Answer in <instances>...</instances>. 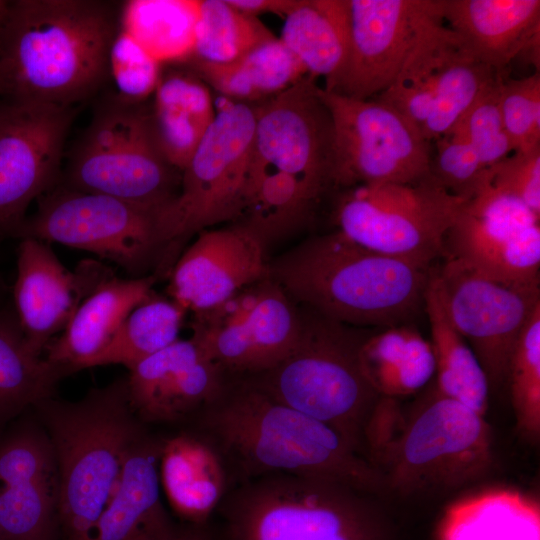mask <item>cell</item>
Returning a JSON list of instances; mask_svg holds the SVG:
<instances>
[{"instance_id":"obj_1","label":"cell","mask_w":540,"mask_h":540,"mask_svg":"<svg viewBox=\"0 0 540 540\" xmlns=\"http://www.w3.org/2000/svg\"><path fill=\"white\" fill-rule=\"evenodd\" d=\"M120 11L98 0H7L0 19L5 99L75 107L109 76Z\"/></svg>"},{"instance_id":"obj_2","label":"cell","mask_w":540,"mask_h":540,"mask_svg":"<svg viewBox=\"0 0 540 540\" xmlns=\"http://www.w3.org/2000/svg\"><path fill=\"white\" fill-rule=\"evenodd\" d=\"M198 428L242 480L290 474L320 478L365 493L381 490V471L323 422L283 405L247 378H229L198 414Z\"/></svg>"},{"instance_id":"obj_3","label":"cell","mask_w":540,"mask_h":540,"mask_svg":"<svg viewBox=\"0 0 540 540\" xmlns=\"http://www.w3.org/2000/svg\"><path fill=\"white\" fill-rule=\"evenodd\" d=\"M432 266L375 252L335 230L270 261L269 273L304 308L355 327L388 328L423 309Z\"/></svg>"},{"instance_id":"obj_4","label":"cell","mask_w":540,"mask_h":540,"mask_svg":"<svg viewBox=\"0 0 540 540\" xmlns=\"http://www.w3.org/2000/svg\"><path fill=\"white\" fill-rule=\"evenodd\" d=\"M54 449L62 540H91L114 493L127 452L146 430L133 411L126 378L76 402L51 396L34 405Z\"/></svg>"},{"instance_id":"obj_5","label":"cell","mask_w":540,"mask_h":540,"mask_svg":"<svg viewBox=\"0 0 540 540\" xmlns=\"http://www.w3.org/2000/svg\"><path fill=\"white\" fill-rule=\"evenodd\" d=\"M300 309V332L279 363L247 376L272 399L323 422L363 454L364 431L380 395L364 377L359 350L367 335Z\"/></svg>"},{"instance_id":"obj_6","label":"cell","mask_w":540,"mask_h":540,"mask_svg":"<svg viewBox=\"0 0 540 540\" xmlns=\"http://www.w3.org/2000/svg\"><path fill=\"white\" fill-rule=\"evenodd\" d=\"M368 493L290 474L242 480L218 507L223 540H384Z\"/></svg>"},{"instance_id":"obj_7","label":"cell","mask_w":540,"mask_h":540,"mask_svg":"<svg viewBox=\"0 0 540 540\" xmlns=\"http://www.w3.org/2000/svg\"><path fill=\"white\" fill-rule=\"evenodd\" d=\"M15 238L81 249L112 261L133 277L172 267L164 206H149L57 185L38 200Z\"/></svg>"},{"instance_id":"obj_8","label":"cell","mask_w":540,"mask_h":540,"mask_svg":"<svg viewBox=\"0 0 540 540\" xmlns=\"http://www.w3.org/2000/svg\"><path fill=\"white\" fill-rule=\"evenodd\" d=\"M181 172L170 165L152 134L149 108L105 100L72 150L58 185L149 206L178 194Z\"/></svg>"},{"instance_id":"obj_9","label":"cell","mask_w":540,"mask_h":540,"mask_svg":"<svg viewBox=\"0 0 540 540\" xmlns=\"http://www.w3.org/2000/svg\"><path fill=\"white\" fill-rule=\"evenodd\" d=\"M468 199L449 193L430 174L413 183L358 185L341 190L336 230L375 252L433 264Z\"/></svg>"},{"instance_id":"obj_10","label":"cell","mask_w":540,"mask_h":540,"mask_svg":"<svg viewBox=\"0 0 540 540\" xmlns=\"http://www.w3.org/2000/svg\"><path fill=\"white\" fill-rule=\"evenodd\" d=\"M254 106L224 98L185 168L165 217L175 253L189 237L239 221L254 157Z\"/></svg>"},{"instance_id":"obj_11","label":"cell","mask_w":540,"mask_h":540,"mask_svg":"<svg viewBox=\"0 0 540 540\" xmlns=\"http://www.w3.org/2000/svg\"><path fill=\"white\" fill-rule=\"evenodd\" d=\"M317 92L332 122L331 188L413 183L431 174L430 142L396 110L374 98Z\"/></svg>"},{"instance_id":"obj_12","label":"cell","mask_w":540,"mask_h":540,"mask_svg":"<svg viewBox=\"0 0 540 540\" xmlns=\"http://www.w3.org/2000/svg\"><path fill=\"white\" fill-rule=\"evenodd\" d=\"M387 446L388 482L405 492L459 487L480 477L492 461L484 416L436 389Z\"/></svg>"},{"instance_id":"obj_13","label":"cell","mask_w":540,"mask_h":540,"mask_svg":"<svg viewBox=\"0 0 540 540\" xmlns=\"http://www.w3.org/2000/svg\"><path fill=\"white\" fill-rule=\"evenodd\" d=\"M75 107L0 101V240L15 238L29 205L59 184Z\"/></svg>"},{"instance_id":"obj_14","label":"cell","mask_w":540,"mask_h":540,"mask_svg":"<svg viewBox=\"0 0 540 540\" xmlns=\"http://www.w3.org/2000/svg\"><path fill=\"white\" fill-rule=\"evenodd\" d=\"M442 257L505 284L539 286L540 216L488 182L463 205Z\"/></svg>"},{"instance_id":"obj_15","label":"cell","mask_w":540,"mask_h":540,"mask_svg":"<svg viewBox=\"0 0 540 540\" xmlns=\"http://www.w3.org/2000/svg\"><path fill=\"white\" fill-rule=\"evenodd\" d=\"M450 317L481 364L489 386L508 379L510 360L527 322L540 306L539 286L496 281L444 258L437 266Z\"/></svg>"},{"instance_id":"obj_16","label":"cell","mask_w":540,"mask_h":540,"mask_svg":"<svg viewBox=\"0 0 540 540\" xmlns=\"http://www.w3.org/2000/svg\"><path fill=\"white\" fill-rule=\"evenodd\" d=\"M317 89L316 78L306 75L276 96L253 105L254 154L321 198L331 188L333 130Z\"/></svg>"},{"instance_id":"obj_17","label":"cell","mask_w":540,"mask_h":540,"mask_svg":"<svg viewBox=\"0 0 540 540\" xmlns=\"http://www.w3.org/2000/svg\"><path fill=\"white\" fill-rule=\"evenodd\" d=\"M349 49L331 90L372 99L398 75L423 28L440 16L439 0H348Z\"/></svg>"},{"instance_id":"obj_18","label":"cell","mask_w":540,"mask_h":540,"mask_svg":"<svg viewBox=\"0 0 540 540\" xmlns=\"http://www.w3.org/2000/svg\"><path fill=\"white\" fill-rule=\"evenodd\" d=\"M266 245L240 222L199 232L170 269V299L197 314L269 277Z\"/></svg>"},{"instance_id":"obj_19","label":"cell","mask_w":540,"mask_h":540,"mask_svg":"<svg viewBox=\"0 0 540 540\" xmlns=\"http://www.w3.org/2000/svg\"><path fill=\"white\" fill-rule=\"evenodd\" d=\"M12 307L23 335L39 355L62 332L82 300L110 273L94 260L68 270L46 242L20 239Z\"/></svg>"},{"instance_id":"obj_20","label":"cell","mask_w":540,"mask_h":540,"mask_svg":"<svg viewBox=\"0 0 540 540\" xmlns=\"http://www.w3.org/2000/svg\"><path fill=\"white\" fill-rule=\"evenodd\" d=\"M58 495L57 462L45 429L23 426L0 439L3 540H54Z\"/></svg>"},{"instance_id":"obj_21","label":"cell","mask_w":540,"mask_h":540,"mask_svg":"<svg viewBox=\"0 0 540 540\" xmlns=\"http://www.w3.org/2000/svg\"><path fill=\"white\" fill-rule=\"evenodd\" d=\"M229 377L190 337L145 358L126 377L128 397L141 422L169 423L197 415Z\"/></svg>"},{"instance_id":"obj_22","label":"cell","mask_w":540,"mask_h":540,"mask_svg":"<svg viewBox=\"0 0 540 540\" xmlns=\"http://www.w3.org/2000/svg\"><path fill=\"white\" fill-rule=\"evenodd\" d=\"M300 309L270 276L232 308L218 337L226 371L247 377L266 371L293 349L300 332Z\"/></svg>"},{"instance_id":"obj_23","label":"cell","mask_w":540,"mask_h":540,"mask_svg":"<svg viewBox=\"0 0 540 540\" xmlns=\"http://www.w3.org/2000/svg\"><path fill=\"white\" fill-rule=\"evenodd\" d=\"M155 275L120 278L110 273L79 304L46 360L64 376L89 368L130 312L153 294Z\"/></svg>"},{"instance_id":"obj_24","label":"cell","mask_w":540,"mask_h":540,"mask_svg":"<svg viewBox=\"0 0 540 540\" xmlns=\"http://www.w3.org/2000/svg\"><path fill=\"white\" fill-rule=\"evenodd\" d=\"M439 13L466 52L499 74L540 34L539 0H439Z\"/></svg>"},{"instance_id":"obj_25","label":"cell","mask_w":540,"mask_h":540,"mask_svg":"<svg viewBox=\"0 0 540 540\" xmlns=\"http://www.w3.org/2000/svg\"><path fill=\"white\" fill-rule=\"evenodd\" d=\"M161 444L145 431L131 445L91 540H158L173 528L160 499Z\"/></svg>"},{"instance_id":"obj_26","label":"cell","mask_w":540,"mask_h":540,"mask_svg":"<svg viewBox=\"0 0 540 540\" xmlns=\"http://www.w3.org/2000/svg\"><path fill=\"white\" fill-rule=\"evenodd\" d=\"M158 469L171 508L195 525L204 523L229 492L227 460L199 428L162 439Z\"/></svg>"},{"instance_id":"obj_27","label":"cell","mask_w":540,"mask_h":540,"mask_svg":"<svg viewBox=\"0 0 540 540\" xmlns=\"http://www.w3.org/2000/svg\"><path fill=\"white\" fill-rule=\"evenodd\" d=\"M153 96V137L167 162L181 172L214 121L210 91L195 74L170 71L161 74Z\"/></svg>"},{"instance_id":"obj_28","label":"cell","mask_w":540,"mask_h":540,"mask_svg":"<svg viewBox=\"0 0 540 540\" xmlns=\"http://www.w3.org/2000/svg\"><path fill=\"white\" fill-rule=\"evenodd\" d=\"M423 309L431 331L435 389L484 416L488 407L489 382L477 357L450 317L437 266H432L430 272Z\"/></svg>"},{"instance_id":"obj_29","label":"cell","mask_w":540,"mask_h":540,"mask_svg":"<svg viewBox=\"0 0 540 540\" xmlns=\"http://www.w3.org/2000/svg\"><path fill=\"white\" fill-rule=\"evenodd\" d=\"M437 540H540V505L517 490L492 488L445 510Z\"/></svg>"},{"instance_id":"obj_30","label":"cell","mask_w":540,"mask_h":540,"mask_svg":"<svg viewBox=\"0 0 540 540\" xmlns=\"http://www.w3.org/2000/svg\"><path fill=\"white\" fill-rule=\"evenodd\" d=\"M284 19L279 39L308 75L324 77L323 88L331 90L348 56V0H298Z\"/></svg>"},{"instance_id":"obj_31","label":"cell","mask_w":540,"mask_h":540,"mask_svg":"<svg viewBox=\"0 0 540 540\" xmlns=\"http://www.w3.org/2000/svg\"><path fill=\"white\" fill-rule=\"evenodd\" d=\"M188 63L193 74L224 98L246 104L266 101L308 75L277 37L229 63Z\"/></svg>"},{"instance_id":"obj_32","label":"cell","mask_w":540,"mask_h":540,"mask_svg":"<svg viewBox=\"0 0 540 540\" xmlns=\"http://www.w3.org/2000/svg\"><path fill=\"white\" fill-rule=\"evenodd\" d=\"M461 47L441 16L432 19L417 37L394 81L374 99L396 110L421 132L433 107L438 80Z\"/></svg>"},{"instance_id":"obj_33","label":"cell","mask_w":540,"mask_h":540,"mask_svg":"<svg viewBox=\"0 0 540 540\" xmlns=\"http://www.w3.org/2000/svg\"><path fill=\"white\" fill-rule=\"evenodd\" d=\"M319 200L298 179L267 166L254 154L245 207L238 222L256 232L267 244L303 226Z\"/></svg>"},{"instance_id":"obj_34","label":"cell","mask_w":540,"mask_h":540,"mask_svg":"<svg viewBox=\"0 0 540 540\" xmlns=\"http://www.w3.org/2000/svg\"><path fill=\"white\" fill-rule=\"evenodd\" d=\"M63 377L28 345L12 304L0 308V426L52 396Z\"/></svg>"},{"instance_id":"obj_35","label":"cell","mask_w":540,"mask_h":540,"mask_svg":"<svg viewBox=\"0 0 540 540\" xmlns=\"http://www.w3.org/2000/svg\"><path fill=\"white\" fill-rule=\"evenodd\" d=\"M200 0H134L123 4L120 27L156 61L183 62L195 44Z\"/></svg>"},{"instance_id":"obj_36","label":"cell","mask_w":540,"mask_h":540,"mask_svg":"<svg viewBox=\"0 0 540 540\" xmlns=\"http://www.w3.org/2000/svg\"><path fill=\"white\" fill-rule=\"evenodd\" d=\"M185 314L173 300L153 293L130 312L90 367L120 364L132 369L179 339Z\"/></svg>"},{"instance_id":"obj_37","label":"cell","mask_w":540,"mask_h":540,"mask_svg":"<svg viewBox=\"0 0 540 540\" xmlns=\"http://www.w3.org/2000/svg\"><path fill=\"white\" fill-rule=\"evenodd\" d=\"M275 37L258 17L228 0H200L195 44L186 62L229 63Z\"/></svg>"},{"instance_id":"obj_38","label":"cell","mask_w":540,"mask_h":540,"mask_svg":"<svg viewBox=\"0 0 540 540\" xmlns=\"http://www.w3.org/2000/svg\"><path fill=\"white\" fill-rule=\"evenodd\" d=\"M499 74L461 49L444 68L435 90L431 113L421 134L428 142L453 131L483 90Z\"/></svg>"},{"instance_id":"obj_39","label":"cell","mask_w":540,"mask_h":540,"mask_svg":"<svg viewBox=\"0 0 540 540\" xmlns=\"http://www.w3.org/2000/svg\"><path fill=\"white\" fill-rule=\"evenodd\" d=\"M518 429L532 439L540 433V306L514 348L508 371Z\"/></svg>"},{"instance_id":"obj_40","label":"cell","mask_w":540,"mask_h":540,"mask_svg":"<svg viewBox=\"0 0 540 540\" xmlns=\"http://www.w3.org/2000/svg\"><path fill=\"white\" fill-rule=\"evenodd\" d=\"M506 75L498 76L483 90L453 129L466 138L486 168L514 152L499 107V85Z\"/></svg>"},{"instance_id":"obj_41","label":"cell","mask_w":540,"mask_h":540,"mask_svg":"<svg viewBox=\"0 0 540 540\" xmlns=\"http://www.w3.org/2000/svg\"><path fill=\"white\" fill-rule=\"evenodd\" d=\"M499 107L514 152L540 147V72L522 79L504 76L499 85Z\"/></svg>"},{"instance_id":"obj_42","label":"cell","mask_w":540,"mask_h":540,"mask_svg":"<svg viewBox=\"0 0 540 540\" xmlns=\"http://www.w3.org/2000/svg\"><path fill=\"white\" fill-rule=\"evenodd\" d=\"M161 64L121 27L109 52V76L116 96L139 104L154 94L161 78Z\"/></svg>"},{"instance_id":"obj_43","label":"cell","mask_w":540,"mask_h":540,"mask_svg":"<svg viewBox=\"0 0 540 540\" xmlns=\"http://www.w3.org/2000/svg\"><path fill=\"white\" fill-rule=\"evenodd\" d=\"M434 143L430 173L449 193L470 199L489 182L488 168L463 135L453 131Z\"/></svg>"},{"instance_id":"obj_44","label":"cell","mask_w":540,"mask_h":540,"mask_svg":"<svg viewBox=\"0 0 540 540\" xmlns=\"http://www.w3.org/2000/svg\"><path fill=\"white\" fill-rule=\"evenodd\" d=\"M490 185L540 216V147L513 152L488 168Z\"/></svg>"},{"instance_id":"obj_45","label":"cell","mask_w":540,"mask_h":540,"mask_svg":"<svg viewBox=\"0 0 540 540\" xmlns=\"http://www.w3.org/2000/svg\"><path fill=\"white\" fill-rule=\"evenodd\" d=\"M434 374L435 359L431 344L414 329L403 359L374 389L384 397L409 395L424 387Z\"/></svg>"},{"instance_id":"obj_46","label":"cell","mask_w":540,"mask_h":540,"mask_svg":"<svg viewBox=\"0 0 540 540\" xmlns=\"http://www.w3.org/2000/svg\"><path fill=\"white\" fill-rule=\"evenodd\" d=\"M236 9L258 17L259 14L273 13L285 18L298 4V0H228Z\"/></svg>"},{"instance_id":"obj_47","label":"cell","mask_w":540,"mask_h":540,"mask_svg":"<svg viewBox=\"0 0 540 540\" xmlns=\"http://www.w3.org/2000/svg\"><path fill=\"white\" fill-rule=\"evenodd\" d=\"M158 540H212L205 532L198 528L177 529L173 527L167 534Z\"/></svg>"},{"instance_id":"obj_48","label":"cell","mask_w":540,"mask_h":540,"mask_svg":"<svg viewBox=\"0 0 540 540\" xmlns=\"http://www.w3.org/2000/svg\"><path fill=\"white\" fill-rule=\"evenodd\" d=\"M7 285L5 281L3 280L2 276L0 275V308H2L6 303V295H7Z\"/></svg>"},{"instance_id":"obj_49","label":"cell","mask_w":540,"mask_h":540,"mask_svg":"<svg viewBox=\"0 0 540 540\" xmlns=\"http://www.w3.org/2000/svg\"><path fill=\"white\" fill-rule=\"evenodd\" d=\"M0 94H2V83H1V78H0Z\"/></svg>"},{"instance_id":"obj_50","label":"cell","mask_w":540,"mask_h":540,"mask_svg":"<svg viewBox=\"0 0 540 540\" xmlns=\"http://www.w3.org/2000/svg\"><path fill=\"white\" fill-rule=\"evenodd\" d=\"M0 540H3L2 537H1V535H0Z\"/></svg>"}]
</instances>
